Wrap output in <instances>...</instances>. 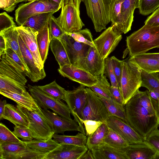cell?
Instances as JSON below:
<instances>
[{
	"mask_svg": "<svg viewBox=\"0 0 159 159\" xmlns=\"http://www.w3.org/2000/svg\"><path fill=\"white\" fill-rule=\"evenodd\" d=\"M111 93L112 100L125 106L121 91L119 87L111 86Z\"/></svg>",
	"mask_w": 159,
	"mask_h": 159,
	"instance_id": "55",
	"label": "cell"
},
{
	"mask_svg": "<svg viewBox=\"0 0 159 159\" xmlns=\"http://www.w3.org/2000/svg\"><path fill=\"white\" fill-rule=\"evenodd\" d=\"M124 0H111L110 6L109 19L110 22H111V26L119 33L120 30V8Z\"/></svg>",
	"mask_w": 159,
	"mask_h": 159,
	"instance_id": "39",
	"label": "cell"
},
{
	"mask_svg": "<svg viewBox=\"0 0 159 159\" xmlns=\"http://www.w3.org/2000/svg\"><path fill=\"white\" fill-rule=\"evenodd\" d=\"M133 57L138 66L145 71L149 73L159 72V61L139 55Z\"/></svg>",
	"mask_w": 159,
	"mask_h": 159,
	"instance_id": "40",
	"label": "cell"
},
{
	"mask_svg": "<svg viewBox=\"0 0 159 159\" xmlns=\"http://www.w3.org/2000/svg\"><path fill=\"white\" fill-rule=\"evenodd\" d=\"M98 82L90 88L98 96L112 100L111 85L108 82L106 77L102 74L98 77Z\"/></svg>",
	"mask_w": 159,
	"mask_h": 159,
	"instance_id": "35",
	"label": "cell"
},
{
	"mask_svg": "<svg viewBox=\"0 0 159 159\" xmlns=\"http://www.w3.org/2000/svg\"><path fill=\"white\" fill-rule=\"evenodd\" d=\"M86 102L84 108L82 119L105 122L110 115L103 102L90 88H86Z\"/></svg>",
	"mask_w": 159,
	"mask_h": 159,
	"instance_id": "9",
	"label": "cell"
},
{
	"mask_svg": "<svg viewBox=\"0 0 159 159\" xmlns=\"http://www.w3.org/2000/svg\"><path fill=\"white\" fill-rule=\"evenodd\" d=\"M125 153L128 159H159L157 151L145 140L129 145Z\"/></svg>",
	"mask_w": 159,
	"mask_h": 159,
	"instance_id": "21",
	"label": "cell"
},
{
	"mask_svg": "<svg viewBox=\"0 0 159 159\" xmlns=\"http://www.w3.org/2000/svg\"><path fill=\"white\" fill-rule=\"evenodd\" d=\"M159 7V0H139L138 8L143 15H148Z\"/></svg>",
	"mask_w": 159,
	"mask_h": 159,
	"instance_id": "44",
	"label": "cell"
},
{
	"mask_svg": "<svg viewBox=\"0 0 159 159\" xmlns=\"http://www.w3.org/2000/svg\"><path fill=\"white\" fill-rule=\"evenodd\" d=\"M61 7V5L52 0H34L19 6L15 11V20L19 26L22 25L33 16L44 13H55Z\"/></svg>",
	"mask_w": 159,
	"mask_h": 159,
	"instance_id": "5",
	"label": "cell"
},
{
	"mask_svg": "<svg viewBox=\"0 0 159 159\" xmlns=\"http://www.w3.org/2000/svg\"><path fill=\"white\" fill-rule=\"evenodd\" d=\"M141 87H144L151 91L159 88L158 72L149 73L141 69Z\"/></svg>",
	"mask_w": 159,
	"mask_h": 159,
	"instance_id": "41",
	"label": "cell"
},
{
	"mask_svg": "<svg viewBox=\"0 0 159 159\" xmlns=\"http://www.w3.org/2000/svg\"><path fill=\"white\" fill-rule=\"evenodd\" d=\"M1 57L0 76L8 78L25 86L27 80L20 68L4 53Z\"/></svg>",
	"mask_w": 159,
	"mask_h": 159,
	"instance_id": "18",
	"label": "cell"
},
{
	"mask_svg": "<svg viewBox=\"0 0 159 159\" xmlns=\"http://www.w3.org/2000/svg\"><path fill=\"white\" fill-rule=\"evenodd\" d=\"M0 93L28 110L33 111L40 108L28 92L26 94H21L9 91L0 90Z\"/></svg>",
	"mask_w": 159,
	"mask_h": 159,
	"instance_id": "25",
	"label": "cell"
},
{
	"mask_svg": "<svg viewBox=\"0 0 159 159\" xmlns=\"http://www.w3.org/2000/svg\"><path fill=\"white\" fill-rule=\"evenodd\" d=\"M16 4L14 0H0V8L8 12H11L14 10Z\"/></svg>",
	"mask_w": 159,
	"mask_h": 159,
	"instance_id": "56",
	"label": "cell"
},
{
	"mask_svg": "<svg viewBox=\"0 0 159 159\" xmlns=\"http://www.w3.org/2000/svg\"><path fill=\"white\" fill-rule=\"evenodd\" d=\"M44 92L57 100L65 101L67 90L58 85L55 80L43 86H37Z\"/></svg>",
	"mask_w": 159,
	"mask_h": 159,
	"instance_id": "37",
	"label": "cell"
},
{
	"mask_svg": "<svg viewBox=\"0 0 159 159\" xmlns=\"http://www.w3.org/2000/svg\"><path fill=\"white\" fill-rule=\"evenodd\" d=\"M109 129V127L105 122H104L93 134L87 137L86 145L88 148L91 149L104 143Z\"/></svg>",
	"mask_w": 159,
	"mask_h": 159,
	"instance_id": "33",
	"label": "cell"
},
{
	"mask_svg": "<svg viewBox=\"0 0 159 159\" xmlns=\"http://www.w3.org/2000/svg\"><path fill=\"white\" fill-rule=\"evenodd\" d=\"M125 107L128 122L145 140L154 129L159 126L148 90L145 91L139 90Z\"/></svg>",
	"mask_w": 159,
	"mask_h": 159,
	"instance_id": "1",
	"label": "cell"
},
{
	"mask_svg": "<svg viewBox=\"0 0 159 159\" xmlns=\"http://www.w3.org/2000/svg\"><path fill=\"white\" fill-rule=\"evenodd\" d=\"M58 70L60 74L64 77L88 88L94 85L98 82V77L84 69L71 64L66 65L59 67Z\"/></svg>",
	"mask_w": 159,
	"mask_h": 159,
	"instance_id": "14",
	"label": "cell"
},
{
	"mask_svg": "<svg viewBox=\"0 0 159 159\" xmlns=\"http://www.w3.org/2000/svg\"><path fill=\"white\" fill-rule=\"evenodd\" d=\"M25 115L29 122L28 128L34 139L47 141L54 134L48 120L44 115L41 107L31 111L18 104L16 106Z\"/></svg>",
	"mask_w": 159,
	"mask_h": 159,
	"instance_id": "6",
	"label": "cell"
},
{
	"mask_svg": "<svg viewBox=\"0 0 159 159\" xmlns=\"http://www.w3.org/2000/svg\"><path fill=\"white\" fill-rule=\"evenodd\" d=\"M94 159H128L125 152L103 143L90 149Z\"/></svg>",
	"mask_w": 159,
	"mask_h": 159,
	"instance_id": "24",
	"label": "cell"
},
{
	"mask_svg": "<svg viewBox=\"0 0 159 159\" xmlns=\"http://www.w3.org/2000/svg\"><path fill=\"white\" fill-rule=\"evenodd\" d=\"M87 137L85 134L80 132L75 135H60L54 134L52 138L59 143L85 146L86 145Z\"/></svg>",
	"mask_w": 159,
	"mask_h": 159,
	"instance_id": "34",
	"label": "cell"
},
{
	"mask_svg": "<svg viewBox=\"0 0 159 159\" xmlns=\"http://www.w3.org/2000/svg\"><path fill=\"white\" fill-rule=\"evenodd\" d=\"M48 26L50 41L55 38H60L66 33L57 18L53 15L50 18Z\"/></svg>",
	"mask_w": 159,
	"mask_h": 159,
	"instance_id": "43",
	"label": "cell"
},
{
	"mask_svg": "<svg viewBox=\"0 0 159 159\" xmlns=\"http://www.w3.org/2000/svg\"><path fill=\"white\" fill-rule=\"evenodd\" d=\"M16 27H12L5 30L0 32V34L3 36L6 43L16 53L26 67L20 51L18 40L19 34Z\"/></svg>",
	"mask_w": 159,
	"mask_h": 159,
	"instance_id": "29",
	"label": "cell"
},
{
	"mask_svg": "<svg viewBox=\"0 0 159 159\" xmlns=\"http://www.w3.org/2000/svg\"><path fill=\"white\" fill-rule=\"evenodd\" d=\"M30 149L23 141L19 143L0 144V159H21L25 156Z\"/></svg>",
	"mask_w": 159,
	"mask_h": 159,
	"instance_id": "23",
	"label": "cell"
},
{
	"mask_svg": "<svg viewBox=\"0 0 159 159\" xmlns=\"http://www.w3.org/2000/svg\"><path fill=\"white\" fill-rule=\"evenodd\" d=\"M54 13V12H46L33 16L28 18L22 25L38 31L48 23L50 17Z\"/></svg>",
	"mask_w": 159,
	"mask_h": 159,
	"instance_id": "31",
	"label": "cell"
},
{
	"mask_svg": "<svg viewBox=\"0 0 159 159\" xmlns=\"http://www.w3.org/2000/svg\"><path fill=\"white\" fill-rule=\"evenodd\" d=\"M104 74L110 79L112 87H119L117 79L112 67L110 58L108 57L105 59Z\"/></svg>",
	"mask_w": 159,
	"mask_h": 159,
	"instance_id": "48",
	"label": "cell"
},
{
	"mask_svg": "<svg viewBox=\"0 0 159 159\" xmlns=\"http://www.w3.org/2000/svg\"><path fill=\"white\" fill-rule=\"evenodd\" d=\"M108 126L120 135L129 145L142 142L145 140L128 123L113 116L105 121Z\"/></svg>",
	"mask_w": 159,
	"mask_h": 159,
	"instance_id": "13",
	"label": "cell"
},
{
	"mask_svg": "<svg viewBox=\"0 0 159 159\" xmlns=\"http://www.w3.org/2000/svg\"><path fill=\"white\" fill-rule=\"evenodd\" d=\"M105 67V60L101 57L95 46H90L82 68L98 77L104 74Z\"/></svg>",
	"mask_w": 159,
	"mask_h": 159,
	"instance_id": "19",
	"label": "cell"
},
{
	"mask_svg": "<svg viewBox=\"0 0 159 159\" xmlns=\"http://www.w3.org/2000/svg\"><path fill=\"white\" fill-rule=\"evenodd\" d=\"M29 148L40 152L48 153L55 149L60 143L57 142L52 138L47 141L36 139L29 141H23Z\"/></svg>",
	"mask_w": 159,
	"mask_h": 159,
	"instance_id": "30",
	"label": "cell"
},
{
	"mask_svg": "<svg viewBox=\"0 0 159 159\" xmlns=\"http://www.w3.org/2000/svg\"><path fill=\"white\" fill-rule=\"evenodd\" d=\"M12 132L17 137L20 138L23 141H31L34 139L28 128L25 126H15Z\"/></svg>",
	"mask_w": 159,
	"mask_h": 159,
	"instance_id": "47",
	"label": "cell"
},
{
	"mask_svg": "<svg viewBox=\"0 0 159 159\" xmlns=\"http://www.w3.org/2000/svg\"><path fill=\"white\" fill-rule=\"evenodd\" d=\"M113 70L116 78L119 87L120 88L122 73L123 61H121L113 56L110 57Z\"/></svg>",
	"mask_w": 159,
	"mask_h": 159,
	"instance_id": "50",
	"label": "cell"
},
{
	"mask_svg": "<svg viewBox=\"0 0 159 159\" xmlns=\"http://www.w3.org/2000/svg\"><path fill=\"white\" fill-rule=\"evenodd\" d=\"M79 159H94L91 150L89 149L85 152Z\"/></svg>",
	"mask_w": 159,
	"mask_h": 159,
	"instance_id": "59",
	"label": "cell"
},
{
	"mask_svg": "<svg viewBox=\"0 0 159 159\" xmlns=\"http://www.w3.org/2000/svg\"><path fill=\"white\" fill-rule=\"evenodd\" d=\"M7 120L15 126L28 127L29 122L24 114L16 106L7 103L1 119Z\"/></svg>",
	"mask_w": 159,
	"mask_h": 159,
	"instance_id": "26",
	"label": "cell"
},
{
	"mask_svg": "<svg viewBox=\"0 0 159 159\" xmlns=\"http://www.w3.org/2000/svg\"><path fill=\"white\" fill-rule=\"evenodd\" d=\"M139 0H124L122 3L120 13V33L125 34L131 30L134 20V10L138 8Z\"/></svg>",
	"mask_w": 159,
	"mask_h": 159,
	"instance_id": "22",
	"label": "cell"
},
{
	"mask_svg": "<svg viewBox=\"0 0 159 159\" xmlns=\"http://www.w3.org/2000/svg\"><path fill=\"white\" fill-rule=\"evenodd\" d=\"M52 0L56 2L57 3L60 4L61 5V3H62V2L63 0Z\"/></svg>",
	"mask_w": 159,
	"mask_h": 159,
	"instance_id": "62",
	"label": "cell"
},
{
	"mask_svg": "<svg viewBox=\"0 0 159 159\" xmlns=\"http://www.w3.org/2000/svg\"><path fill=\"white\" fill-rule=\"evenodd\" d=\"M98 96L105 105L110 116L116 117L128 123L126 118L124 105L116 102L112 100Z\"/></svg>",
	"mask_w": 159,
	"mask_h": 159,
	"instance_id": "36",
	"label": "cell"
},
{
	"mask_svg": "<svg viewBox=\"0 0 159 159\" xmlns=\"http://www.w3.org/2000/svg\"><path fill=\"white\" fill-rule=\"evenodd\" d=\"M127 49L130 57L146 53L159 48V26L145 24L126 37Z\"/></svg>",
	"mask_w": 159,
	"mask_h": 159,
	"instance_id": "2",
	"label": "cell"
},
{
	"mask_svg": "<svg viewBox=\"0 0 159 159\" xmlns=\"http://www.w3.org/2000/svg\"><path fill=\"white\" fill-rule=\"evenodd\" d=\"M16 29L19 34L33 55L36 66L40 70L45 71L44 64L40 56L37 42L38 31L23 25L17 26Z\"/></svg>",
	"mask_w": 159,
	"mask_h": 159,
	"instance_id": "16",
	"label": "cell"
},
{
	"mask_svg": "<svg viewBox=\"0 0 159 159\" xmlns=\"http://www.w3.org/2000/svg\"><path fill=\"white\" fill-rule=\"evenodd\" d=\"M122 38L121 34L111 26L93 40L94 46L102 59H106Z\"/></svg>",
	"mask_w": 159,
	"mask_h": 159,
	"instance_id": "11",
	"label": "cell"
},
{
	"mask_svg": "<svg viewBox=\"0 0 159 159\" xmlns=\"http://www.w3.org/2000/svg\"><path fill=\"white\" fill-rule=\"evenodd\" d=\"M41 109L50 123L54 134H64L66 131H72L81 132L80 126L75 119L69 120L48 109L41 108Z\"/></svg>",
	"mask_w": 159,
	"mask_h": 159,
	"instance_id": "15",
	"label": "cell"
},
{
	"mask_svg": "<svg viewBox=\"0 0 159 159\" xmlns=\"http://www.w3.org/2000/svg\"><path fill=\"white\" fill-rule=\"evenodd\" d=\"M7 104L6 100L0 101V119L1 120L2 116L3 114L5 106Z\"/></svg>",
	"mask_w": 159,
	"mask_h": 159,
	"instance_id": "60",
	"label": "cell"
},
{
	"mask_svg": "<svg viewBox=\"0 0 159 159\" xmlns=\"http://www.w3.org/2000/svg\"><path fill=\"white\" fill-rule=\"evenodd\" d=\"M6 42L3 36L0 34V56L4 53L6 50Z\"/></svg>",
	"mask_w": 159,
	"mask_h": 159,
	"instance_id": "57",
	"label": "cell"
},
{
	"mask_svg": "<svg viewBox=\"0 0 159 159\" xmlns=\"http://www.w3.org/2000/svg\"><path fill=\"white\" fill-rule=\"evenodd\" d=\"M25 86L10 78L0 76V90L25 94L28 92Z\"/></svg>",
	"mask_w": 159,
	"mask_h": 159,
	"instance_id": "38",
	"label": "cell"
},
{
	"mask_svg": "<svg viewBox=\"0 0 159 159\" xmlns=\"http://www.w3.org/2000/svg\"><path fill=\"white\" fill-rule=\"evenodd\" d=\"M15 1L16 4H17L21 2H28V0H14Z\"/></svg>",
	"mask_w": 159,
	"mask_h": 159,
	"instance_id": "61",
	"label": "cell"
},
{
	"mask_svg": "<svg viewBox=\"0 0 159 159\" xmlns=\"http://www.w3.org/2000/svg\"><path fill=\"white\" fill-rule=\"evenodd\" d=\"M30 94L39 107L52 110L53 112L68 120H71V113L67 104L46 93L37 86L28 85Z\"/></svg>",
	"mask_w": 159,
	"mask_h": 159,
	"instance_id": "8",
	"label": "cell"
},
{
	"mask_svg": "<svg viewBox=\"0 0 159 159\" xmlns=\"http://www.w3.org/2000/svg\"><path fill=\"white\" fill-rule=\"evenodd\" d=\"M82 0H63L61 11L57 19L66 33L77 32L84 24L80 16V7Z\"/></svg>",
	"mask_w": 159,
	"mask_h": 159,
	"instance_id": "4",
	"label": "cell"
},
{
	"mask_svg": "<svg viewBox=\"0 0 159 159\" xmlns=\"http://www.w3.org/2000/svg\"><path fill=\"white\" fill-rule=\"evenodd\" d=\"M140 56L147 58H151L159 61V53H145L139 55Z\"/></svg>",
	"mask_w": 159,
	"mask_h": 159,
	"instance_id": "58",
	"label": "cell"
},
{
	"mask_svg": "<svg viewBox=\"0 0 159 159\" xmlns=\"http://www.w3.org/2000/svg\"><path fill=\"white\" fill-rule=\"evenodd\" d=\"M4 53L7 57L13 61L20 68L25 75L28 77V71L27 67L16 53L6 43Z\"/></svg>",
	"mask_w": 159,
	"mask_h": 159,
	"instance_id": "46",
	"label": "cell"
},
{
	"mask_svg": "<svg viewBox=\"0 0 159 159\" xmlns=\"http://www.w3.org/2000/svg\"><path fill=\"white\" fill-rule=\"evenodd\" d=\"M50 47L59 67L71 64L66 50L59 38H55L51 40Z\"/></svg>",
	"mask_w": 159,
	"mask_h": 159,
	"instance_id": "27",
	"label": "cell"
},
{
	"mask_svg": "<svg viewBox=\"0 0 159 159\" xmlns=\"http://www.w3.org/2000/svg\"><path fill=\"white\" fill-rule=\"evenodd\" d=\"M141 69L133 57L123 61L120 89L125 105L141 87Z\"/></svg>",
	"mask_w": 159,
	"mask_h": 159,
	"instance_id": "3",
	"label": "cell"
},
{
	"mask_svg": "<svg viewBox=\"0 0 159 159\" xmlns=\"http://www.w3.org/2000/svg\"><path fill=\"white\" fill-rule=\"evenodd\" d=\"M18 40L21 54L28 70V77L33 82L43 79L46 76L45 71L40 70L36 66L33 55L19 34Z\"/></svg>",
	"mask_w": 159,
	"mask_h": 159,
	"instance_id": "20",
	"label": "cell"
},
{
	"mask_svg": "<svg viewBox=\"0 0 159 159\" xmlns=\"http://www.w3.org/2000/svg\"><path fill=\"white\" fill-rule=\"evenodd\" d=\"M84 86L80 84L72 90H67L65 101L74 119L80 126L81 133L86 135L82 122V114L86 102L87 93Z\"/></svg>",
	"mask_w": 159,
	"mask_h": 159,
	"instance_id": "10",
	"label": "cell"
},
{
	"mask_svg": "<svg viewBox=\"0 0 159 159\" xmlns=\"http://www.w3.org/2000/svg\"><path fill=\"white\" fill-rule=\"evenodd\" d=\"M17 27L13 18L4 12L0 14V32L12 27Z\"/></svg>",
	"mask_w": 159,
	"mask_h": 159,
	"instance_id": "49",
	"label": "cell"
},
{
	"mask_svg": "<svg viewBox=\"0 0 159 159\" xmlns=\"http://www.w3.org/2000/svg\"><path fill=\"white\" fill-rule=\"evenodd\" d=\"M23 142L17 137L5 125L0 123V144L19 143Z\"/></svg>",
	"mask_w": 159,
	"mask_h": 159,
	"instance_id": "45",
	"label": "cell"
},
{
	"mask_svg": "<svg viewBox=\"0 0 159 159\" xmlns=\"http://www.w3.org/2000/svg\"><path fill=\"white\" fill-rule=\"evenodd\" d=\"M88 149L86 145L60 143L55 149L47 154L44 159H79Z\"/></svg>",
	"mask_w": 159,
	"mask_h": 159,
	"instance_id": "17",
	"label": "cell"
},
{
	"mask_svg": "<svg viewBox=\"0 0 159 159\" xmlns=\"http://www.w3.org/2000/svg\"><path fill=\"white\" fill-rule=\"evenodd\" d=\"M111 0H82L87 13L91 19L97 32L106 29L110 22V6Z\"/></svg>",
	"mask_w": 159,
	"mask_h": 159,
	"instance_id": "7",
	"label": "cell"
},
{
	"mask_svg": "<svg viewBox=\"0 0 159 159\" xmlns=\"http://www.w3.org/2000/svg\"><path fill=\"white\" fill-rule=\"evenodd\" d=\"M153 147L159 154V129L158 128L154 129L145 139Z\"/></svg>",
	"mask_w": 159,
	"mask_h": 159,
	"instance_id": "52",
	"label": "cell"
},
{
	"mask_svg": "<svg viewBox=\"0 0 159 159\" xmlns=\"http://www.w3.org/2000/svg\"><path fill=\"white\" fill-rule=\"evenodd\" d=\"M158 78L159 79V72H158Z\"/></svg>",
	"mask_w": 159,
	"mask_h": 159,
	"instance_id": "64",
	"label": "cell"
},
{
	"mask_svg": "<svg viewBox=\"0 0 159 159\" xmlns=\"http://www.w3.org/2000/svg\"><path fill=\"white\" fill-rule=\"evenodd\" d=\"M48 23L38 31L37 42L40 56L44 64L47 58L50 41L49 39Z\"/></svg>",
	"mask_w": 159,
	"mask_h": 159,
	"instance_id": "28",
	"label": "cell"
},
{
	"mask_svg": "<svg viewBox=\"0 0 159 159\" xmlns=\"http://www.w3.org/2000/svg\"><path fill=\"white\" fill-rule=\"evenodd\" d=\"M144 24L151 26H159V7L147 18Z\"/></svg>",
	"mask_w": 159,
	"mask_h": 159,
	"instance_id": "54",
	"label": "cell"
},
{
	"mask_svg": "<svg viewBox=\"0 0 159 159\" xmlns=\"http://www.w3.org/2000/svg\"><path fill=\"white\" fill-rule=\"evenodd\" d=\"M33 0H28V2H31V1H32Z\"/></svg>",
	"mask_w": 159,
	"mask_h": 159,
	"instance_id": "63",
	"label": "cell"
},
{
	"mask_svg": "<svg viewBox=\"0 0 159 159\" xmlns=\"http://www.w3.org/2000/svg\"><path fill=\"white\" fill-rule=\"evenodd\" d=\"M151 102L159 123V88L154 91L148 90Z\"/></svg>",
	"mask_w": 159,
	"mask_h": 159,
	"instance_id": "53",
	"label": "cell"
},
{
	"mask_svg": "<svg viewBox=\"0 0 159 159\" xmlns=\"http://www.w3.org/2000/svg\"><path fill=\"white\" fill-rule=\"evenodd\" d=\"M66 33L77 42L86 44L90 46H94L91 33L87 28L80 30L76 32Z\"/></svg>",
	"mask_w": 159,
	"mask_h": 159,
	"instance_id": "42",
	"label": "cell"
},
{
	"mask_svg": "<svg viewBox=\"0 0 159 159\" xmlns=\"http://www.w3.org/2000/svg\"><path fill=\"white\" fill-rule=\"evenodd\" d=\"M59 39L66 50L71 64L82 68L90 46L75 41L66 33Z\"/></svg>",
	"mask_w": 159,
	"mask_h": 159,
	"instance_id": "12",
	"label": "cell"
},
{
	"mask_svg": "<svg viewBox=\"0 0 159 159\" xmlns=\"http://www.w3.org/2000/svg\"><path fill=\"white\" fill-rule=\"evenodd\" d=\"M104 143L123 152H125L129 145L120 135L109 127Z\"/></svg>",
	"mask_w": 159,
	"mask_h": 159,
	"instance_id": "32",
	"label": "cell"
},
{
	"mask_svg": "<svg viewBox=\"0 0 159 159\" xmlns=\"http://www.w3.org/2000/svg\"><path fill=\"white\" fill-rule=\"evenodd\" d=\"M82 122L84 127L86 135L87 137L93 134L103 123L100 121L91 120H83Z\"/></svg>",
	"mask_w": 159,
	"mask_h": 159,
	"instance_id": "51",
	"label": "cell"
}]
</instances>
